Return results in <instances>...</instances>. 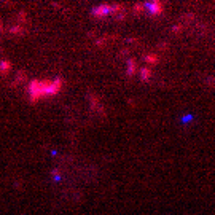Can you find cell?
Instances as JSON below:
<instances>
[{
	"mask_svg": "<svg viewBox=\"0 0 215 215\" xmlns=\"http://www.w3.org/2000/svg\"><path fill=\"white\" fill-rule=\"evenodd\" d=\"M61 88V81H34L30 85V94L34 97H41L53 94Z\"/></svg>",
	"mask_w": 215,
	"mask_h": 215,
	"instance_id": "obj_1",
	"label": "cell"
}]
</instances>
